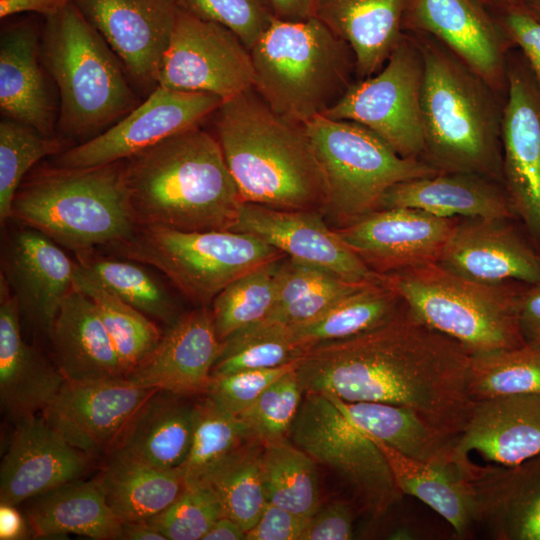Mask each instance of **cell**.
I'll return each mask as SVG.
<instances>
[{
	"label": "cell",
	"mask_w": 540,
	"mask_h": 540,
	"mask_svg": "<svg viewBox=\"0 0 540 540\" xmlns=\"http://www.w3.org/2000/svg\"><path fill=\"white\" fill-rule=\"evenodd\" d=\"M469 358L460 343L422 323L403 303L373 330L307 348L296 373L304 393L400 406L457 438L474 405L466 388Z\"/></svg>",
	"instance_id": "6da1fadb"
},
{
	"label": "cell",
	"mask_w": 540,
	"mask_h": 540,
	"mask_svg": "<svg viewBox=\"0 0 540 540\" xmlns=\"http://www.w3.org/2000/svg\"><path fill=\"white\" fill-rule=\"evenodd\" d=\"M121 178L137 228L232 230L243 204L215 135L200 124L121 161Z\"/></svg>",
	"instance_id": "7a4b0ae2"
},
{
	"label": "cell",
	"mask_w": 540,
	"mask_h": 540,
	"mask_svg": "<svg viewBox=\"0 0 540 540\" xmlns=\"http://www.w3.org/2000/svg\"><path fill=\"white\" fill-rule=\"evenodd\" d=\"M212 119L243 203L323 213L325 180L304 124L275 112L253 87L224 100Z\"/></svg>",
	"instance_id": "3957f363"
},
{
	"label": "cell",
	"mask_w": 540,
	"mask_h": 540,
	"mask_svg": "<svg viewBox=\"0 0 540 540\" xmlns=\"http://www.w3.org/2000/svg\"><path fill=\"white\" fill-rule=\"evenodd\" d=\"M410 32L423 58L422 160L442 173H470L502 184L504 100L433 37Z\"/></svg>",
	"instance_id": "277c9868"
},
{
	"label": "cell",
	"mask_w": 540,
	"mask_h": 540,
	"mask_svg": "<svg viewBox=\"0 0 540 540\" xmlns=\"http://www.w3.org/2000/svg\"><path fill=\"white\" fill-rule=\"evenodd\" d=\"M250 54L253 89L275 112L300 124L323 116L355 82L353 51L316 17L275 18Z\"/></svg>",
	"instance_id": "5b68a950"
},
{
	"label": "cell",
	"mask_w": 540,
	"mask_h": 540,
	"mask_svg": "<svg viewBox=\"0 0 540 540\" xmlns=\"http://www.w3.org/2000/svg\"><path fill=\"white\" fill-rule=\"evenodd\" d=\"M46 19L42 52L59 90V128L89 140L134 109L137 97L121 61L73 1Z\"/></svg>",
	"instance_id": "8992f818"
},
{
	"label": "cell",
	"mask_w": 540,
	"mask_h": 540,
	"mask_svg": "<svg viewBox=\"0 0 540 540\" xmlns=\"http://www.w3.org/2000/svg\"><path fill=\"white\" fill-rule=\"evenodd\" d=\"M11 218L77 253L114 245L137 230L126 201L121 162L38 173L19 187Z\"/></svg>",
	"instance_id": "52a82bcc"
},
{
	"label": "cell",
	"mask_w": 540,
	"mask_h": 540,
	"mask_svg": "<svg viewBox=\"0 0 540 540\" xmlns=\"http://www.w3.org/2000/svg\"><path fill=\"white\" fill-rule=\"evenodd\" d=\"M410 312L454 339L470 354L525 345L518 303L528 284H490L455 273L439 262L379 274Z\"/></svg>",
	"instance_id": "ba28073f"
},
{
	"label": "cell",
	"mask_w": 540,
	"mask_h": 540,
	"mask_svg": "<svg viewBox=\"0 0 540 540\" xmlns=\"http://www.w3.org/2000/svg\"><path fill=\"white\" fill-rule=\"evenodd\" d=\"M304 125L325 180L323 214L337 227L377 210L395 184L440 173L422 159L400 156L356 122L318 116Z\"/></svg>",
	"instance_id": "9c48e42d"
},
{
	"label": "cell",
	"mask_w": 540,
	"mask_h": 540,
	"mask_svg": "<svg viewBox=\"0 0 540 540\" xmlns=\"http://www.w3.org/2000/svg\"><path fill=\"white\" fill-rule=\"evenodd\" d=\"M110 247L121 258L155 267L192 303L208 307L235 279L285 256L252 234L231 230L137 228Z\"/></svg>",
	"instance_id": "30bf717a"
},
{
	"label": "cell",
	"mask_w": 540,
	"mask_h": 540,
	"mask_svg": "<svg viewBox=\"0 0 540 540\" xmlns=\"http://www.w3.org/2000/svg\"><path fill=\"white\" fill-rule=\"evenodd\" d=\"M288 437L316 463L332 470L373 519L403 494L381 449L324 394L304 393Z\"/></svg>",
	"instance_id": "8fae6325"
},
{
	"label": "cell",
	"mask_w": 540,
	"mask_h": 540,
	"mask_svg": "<svg viewBox=\"0 0 540 540\" xmlns=\"http://www.w3.org/2000/svg\"><path fill=\"white\" fill-rule=\"evenodd\" d=\"M423 72L420 48L414 36L404 31L381 70L369 78L356 80L323 116L361 124L400 156L422 159Z\"/></svg>",
	"instance_id": "7c38bea8"
},
{
	"label": "cell",
	"mask_w": 540,
	"mask_h": 540,
	"mask_svg": "<svg viewBox=\"0 0 540 540\" xmlns=\"http://www.w3.org/2000/svg\"><path fill=\"white\" fill-rule=\"evenodd\" d=\"M250 50L229 28L179 8L156 85L217 95L223 101L250 88Z\"/></svg>",
	"instance_id": "4fadbf2b"
},
{
	"label": "cell",
	"mask_w": 540,
	"mask_h": 540,
	"mask_svg": "<svg viewBox=\"0 0 540 540\" xmlns=\"http://www.w3.org/2000/svg\"><path fill=\"white\" fill-rule=\"evenodd\" d=\"M217 95L156 86L142 103L95 137L62 152L55 167L88 168L121 162L199 125L218 109Z\"/></svg>",
	"instance_id": "5bb4252c"
},
{
	"label": "cell",
	"mask_w": 540,
	"mask_h": 540,
	"mask_svg": "<svg viewBox=\"0 0 540 540\" xmlns=\"http://www.w3.org/2000/svg\"><path fill=\"white\" fill-rule=\"evenodd\" d=\"M507 83L501 122L502 186L540 251V95L525 58L511 50Z\"/></svg>",
	"instance_id": "9a60e30c"
},
{
	"label": "cell",
	"mask_w": 540,
	"mask_h": 540,
	"mask_svg": "<svg viewBox=\"0 0 540 540\" xmlns=\"http://www.w3.org/2000/svg\"><path fill=\"white\" fill-rule=\"evenodd\" d=\"M403 29L436 39L505 101L507 58L513 45L476 0H407Z\"/></svg>",
	"instance_id": "2e32d148"
},
{
	"label": "cell",
	"mask_w": 540,
	"mask_h": 540,
	"mask_svg": "<svg viewBox=\"0 0 540 540\" xmlns=\"http://www.w3.org/2000/svg\"><path fill=\"white\" fill-rule=\"evenodd\" d=\"M157 390L138 386L127 378L65 380L42 415L85 454L111 453L130 421Z\"/></svg>",
	"instance_id": "e0dca14e"
},
{
	"label": "cell",
	"mask_w": 540,
	"mask_h": 540,
	"mask_svg": "<svg viewBox=\"0 0 540 540\" xmlns=\"http://www.w3.org/2000/svg\"><path fill=\"white\" fill-rule=\"evenodd\" d=\"M458 222L395 207L374 210L334 229L370 269L385 274L438 262Z\"/></svg>",
	"instance_id": "ac0fdd59"
},
{
	"label": "cell",
	"mask_w": 540,
	"mask_h": 540,
	"mask_svg": "<svg viewBox=\"0 0 540 540\" xmlns=\"http://www.w3.org/2000/svg\"><path fill=\"white\" fill-rule=\"evenodd\" d=\"M318 210H284L243 203L231 231L252 234L286 256L321 267L358 284L379 282Z\"/></svg>",
	"instance_id": "d6986e66"
},
{
	"label": "cell",
	"mask_w": 540,
	"mask_h": 540,
	"mask_svg": "<svg viewBox=\"0 0 540 540\" xmlns=\"http://www.w3.org/2000/svg\"><path fill=\"white\" fill-rule=\"evenodd\" d=\"M73 2L135 80L156 84L179 10L176 0Z\"/></svg>",
	"instance_id": "ffe728a7"
},
{
	"label": "cell",
	"mask_w": 540,
	"mask_h": 540,
	"mask_svg": "<svg viewBox=\"0 0 540 540\" xmlns=\"http://www.w3.org/2000/svg\"><path fill=\"white\" fill-rule=\"evenodd\" d=\"M221 345L211 309L198 306L170 323L153 351L125 378L185 397L206 393Z\"/></svg>",
	"instance_id": "44dd1931"
},
{
	"label": "cell",
	"mask_w": 540,
	"mask_h": 540,
	"mask_svg": "<svg viewBox=\"0 0 540 540\" xmlns=\"http://www.w3.org/2000/svg\"><path fill=\"white\" fill-rule=\"evenodd\" d=\"M16 422L0 467V503L16 506L83 476L86 454L68 443L43 416Z\"/></svg>",
	"instance_id": "7402d4cb"
},
{
	"label": "cell",
	"mask_w": 540,
	"mask_h": 540,
	"mask_svg": "<svg viewBox=\"0 0 540 540\" xmlns=\"http://www.w3.org/2000/svg\"><path fill=\"white\" fill-rule=\"evenodd\" d=\"M476 503L477 525L496 540H540V454L513 466L458 465Z\"/></svg>",
	"instance_id": "603a6c76"
},
{
	"label": "cell",
	"mask_w": 540,
	"mask_h": 540,
	"mask_svg": "<svg viewBox=\"0 0 540 540\" xmlns=\"http://www.w3.org/2000/svg\"><path fill=\"white\" fill-rule=\"evenodd\" d=\"M438 262L484 283H540V251L504 219L459 220Z\"/></svg>",
	"instance_id": "cb8c5ba5"
},
{
	"label": "cell",
	"mask_w": 540,
	"mask_h": 540,
	"mask_svg": "<svg viewBox=\"0 0 540 540\" xmlns=\"http://www.w3.org/2000/svg\"><path fill=\"white\" fill-rule=\"evenodd\" d=\"M2 274L20 309L48 336L60 306L74 287L76 262L40 231L27 227L7 241Z\"/></svg>",
	"instance_id": "d4e9b609"
},
{
	"label": "cell",
	"mask_w": 540,
	"mask_h": 540,
	"mask_svg": "<svg viewBox=\"0 0 540 540\" xmlns=\"http://www.w3.org/2000/svg\"><path fill=\"white\" fill-rule=\"evenodd\" d=\"M477 452L489 462L513 466L540 454V393L474 402L454 446V462Z\"/></svg>",
	"instance_id": "484cf974"
},
{
	"label": "cell",
	"mask_w": 540,
	"mask_h": 540,
	"mask_svg": "<svg viewBox=\"0 0 540 540\" xmlns=\"http://www.w3.org/2000/svg\"><path fill=\"white\" fill-rule=\"evenodd\" d=\"M20 306L6 278L0 279V402L16 421L37 415L54 399L65 377L22 338Z\"/></svg>",
	"instance_id": "4316f807"
},
{
	"label": "cell",
	"mask_w": 540,
	"mask_h": 540,
	"mask_svg": "<svg viewBox=\"0 0 540 540\" xmlns=\"http://www.w3.org/2000/svg\"><path fill=\"white\" fill-rule=\"evenodd\" d=\"M406 207L446 218L515 219L501 183L470 173H437L389 188L378 209Z\"/></svg>",
	"instance_id": "83f0119b"
},
{
	"label": "cell",
	"mask_w": 540,
	"mask_h": 540,
	"mask_svg": "<svg viewBox=\"0 0 540 540\" xmlns=\"http://www.w3.org/2000/svg\"><path fill=\"white\" fill-rule=\"evenodd\" d=\"M49 336L55 364L66 380L125 378L95 304L75 286L63 300Z\"/></svg>",
	"instance_id": "f1b7e54d"
},
{
	"label": "cell",
	"mask_w": 540,
	"mask_h": 540,
	"mask_svg": "<svg viewBox=\"0 0 540 540\" xmlns=\"http://www.w3.org/2000/svg\"><path fill=\"white\" fill-rule=\"evenodd\" d=\"M407 0H319L315 17L353 51L356 80L375 75L399 44Z\"/></svg>",
	"instance_id": "f546056e"
},
{
	"label": "cell",
	"mask_w": 540,
	"mask_h": 540,
	"mask_svg": "<svg viewBox=\"0 0 540 540\" xmlns=\"http://www.w3.org/2000/svg\"><path fill=\"white\" fill-rule=\"evenodd\" d=\"M38 35L28 23L6 28L0 40V109L5 118L53 137V107L38 59Z\"/></svg>",
	"instance_id": "4dcf8cb0"
},
{
	"label": "cell",
	"mask_w": 540,
	"mask_h": 540,
	"mask_svg": "<svg viewBox=\"0 0 540 540\" xmlns=\"http://www.w3.org/2000/svg\"><path fill=\"white\" fill-rule=\"evenodd\" d=\"M184 398L157 390L130 421L112 452L158 468L178 469L189 452L195 418V404Z\"/></svg>",
	"instance_id": "1f68e13d"
},
{
	"label": "cell",
	"mask_w": 540,
	"mask_h": 540,
	"mask_svg": "<svg viewBox=\"0 0 540 540\" xmlns=\"http://www.w3.org/2000/svg\"><path fill=\"white\" fill-rule=\"evenodd\" d=\"M369 436L386 457L403 495L419 499L438 513L451 525L458 538L471 535L477 526L475 498L468 480L455 462L419 461Z\"/></svg>",
	"instance_id": "d6a6232c"
},
{
	"label": "cell",
	"mask_w": 540,
	"mask_h": 540,
	"mask_svg": "<svg viewBox=\"0 0 540 540\" xmlns=\"http://www.w3.org/2000/svg\"><path fill=\"white\" fill-rule=\"evenodd\" d=\"M34 537L69 533L96 540L121 539L122 522L106 502L99 479L65 483L34 498L27 510Z\"/></svg>",
	"instance_id": "836d02e7"
},
{
	"label": "cell",
	"mask_w": 540,
	"mask_h": 540,
	"mask_svg": "<svg viewBox=\"0 0 540 540\" xmlns=\"http://www.w3.org/2000/svg\"><path fill=\"white\" fill-rule=\"evenodd\" d=\"M357 427L410 458L454 462L456 439L429 425L413 411L386 403L345 402L324 394Z\"/></svg>",
	"instance_id": "e575fe53"
},
{
	"label": "cell",
	"mask_w": 540,
	"mask_h": 540,
	"mask_svg": "<svg viewBox=\"0 0 540 540\" xmlns=\"http://www.w3.org/2000/svg\"><path fill=\"white\" fill-rule=\"evenodd\" d=\"M110 454L99 481L107 504L121 522L151 519L184 489L178 469L158 468L116 451Z\"/></svg>",
	"instance_id": "d590c367"
},
{
	"label": "cell",
	"mask_w": 540,
	"mask_h": 540,
	"mask_svg": "<svg viewBox=\"0 0 540 540\" xmlns=\"http://www.w3.org/2000/svg\"><path fill=\"white\" fill-rule=\"evenodd\" d=\"M402 305L400 297L380 280L364 284L318 317L289 327L296 343L307 349L373 330L391 320Z\"/></svg>",
	"instance_id": "8d00e7d4"
},
{
	"label": "cell",
	"mask_w": 540,
	"mask_h": 540,
	"mask_svg": "<svg viewBox=\"0 0 540 540\" xmlns=\"http://www.w3.org/2000/svg\"><path fill=\"white\" fill-rule=\"evenodd\" d=\"M316 462L288 437L263 445L261 470L267 502L312 517L320 508Z\"/></svg>",
	"instance_id": "74e56055"
},
{
	"label": "cell",
	"mask_w": 540,
	"mask_h": 540,
	"mask_svg": "<svg viewBox=\"0 0 540 540\" xmlns=\"http://www.w3.org/2000/svg\"><path fill=\"white\" fill-rule=\"evenodd\" d=\"M74 286L95 304L126 377L156 347L160 330L147 315L106 290L78 262Z\"/></svg>",
	"instance_id": "f35d334b"
},
{
	"label": "cell",
	"mask_w": 540,
	"mask_h": 540,
	"mask_svg": "<svg viewBox=\"0 0 540 540\" xmlns=\"http://www.w3.org/2000/svg\"><path fill=\"white\" fill-rule=\"evenodd\" d=\"M262 448L258 441H246L199 481L212 489L223 516L235 520L246 532L256 524L267 503Z\"/></svg>",
	"instance_id": "ab89813d"
},
{
	"label": "cell",
	"mask_w": 540,
	"mask_h": 540,
	"mask_svg": "<svg viewBox=\"0 0 540 540\" xmlns=\"http://www.w3.org/2000/svg\"><path fill=\"white\" fill-rule=\"evenodd\" d=\"M466 388L473 402L540 393V347L525 344L470 354Z\"/></svg>",
	"instance_id": "60d3db41"
},
{
	"label": "cell",
	"mask_w": 540,
	"mask_h": 540,
	"mask_svg": "<svg viewBox=\"0 0 540 540\" xmlns=\"http://www.w3.org/2000/svg\"><path fill=\"white\" fill-rule=\"evenodd\" d=\"M78 263L106 290L167 325L180 314L165 286L144 267L125 260L77 253Z\"/></svg>",
	"instance_id": "b9f144b4"
},
{
	"label": "cell",
	"mask_w": 540,
	"mask_h": 540,
	"mask_svg": "<svg viewBox=\"0 0 540 540\" xmlns=\"http://www.w3.org/2000/svg\"><path fill=\"white\" fill-rule=\"evenodd\" d=\"M305 351L288 325L264 318L222 341L212 375L283 366L300 360Z\"/></svg>",
	"instance_id": "7bdbcfd3"
},
{
	"label": "cell",
	"mask_w": 540,
	"mask_h": 540,
	"mask_svg": "<svg viewBox=\"0 0 540 540\" xmlns=\"http://www.w3.org/2000/svg\"><path fill=\"white\" fill-rule=\"evenodd\" d=\"M238 416L206 397L195 404V418L189 452L178 470L184 484L201 481L216 465L248 441Z\"/></svg>",
	"instance_id": "ee69618b"
},
{
	"label": "cell",
	"mask_w": 540,
	"mask_h": 540,
	"mask_svg": "<svg viewBox=\"0 0 540 540\" xmlns=\"http://www.w3.org/2000/svg\"><path fill=\"white\" fill-rule=\"evenodd\" d=\"M282 258L245 273L214 298L210 309L221 342L267 317L275 302V278Z\"/></svg>",
	"instance_id": "f6af8a7d"
},
{
	"label": "cell",
	"mask_w": 540,
	"mask_h": 540,
	"mask_svg": "<svg viewBox=\"0 0 540 540\" xmlns=\"http://www.w3.org/2000/svg\"><path fill=\"white\" fill-rule=\"evenodd\" d=\"M60 144L35 129L5 118L0 123V220L11 218L12 203L28 170L40 159L57 154Z\"/></svg>",
	"instance_id": "bcb514c9"
},
{
	"label": "cell",
	"mask_w": 540,
	"mask_h": 540,
	"mask_svg": "<svg viewBox=\"0 0 540 540\" xmlns=\"http://www.w3.org/2000/svg\"><path fill=\"white\" fill-rule=\"evenodd\" d=\"M296 368L272 383L238 415L249 440L264 445L288 437L304 394Z\"/></svg>",
	"instance_id": "7dc6e473"
},
{
	"label": "cell",
	"mask_w": 540,
	"mask_h": 540,
	"mask_svg": "<svg viewBox=\"0 0 540 540\" xmlns=\"http://www.w3.org/2000/svg\"><path fill=\"white\" fill-rule=\"evenodd\" d=\"M221 516L212 489L204 482H195L186 484L168 508L146 521L166 540H202Z\"/></svg>",
	"instance_id": "c3c4849f"
},
{
	"label": "cell",
	"mask_w": 540,
	"mask_h": 540,
	"mask_svg": "<svg viewBox=\"0 0 540 540\" xmlns=\"http://www.w3.org/2000/svg\"><path fill=\"white\" fill-rule=\"evenodd\" d=\"M179 8L231 29L250 50L275 19L265 0H176Z\"/></svg>",
	"instance_id": "681fc988"
},
{
	"label": "cell",
	"mask_w": 540,
	"mask_h": 540,
	"mask_svg": "<svg viewBox=\"0 0 540 540\" xmlns=\"http://www.w3.org/2000/svg\"><path fill=\"white\" fill-rule=\"evenodd\" d=\"M298 361L266 369L241 370L211 375L206 397L226 411L238 416L277 379L294 370Z\"/></svg>",
	"instance_id": "f907efd6"
},
{
	"label": "cell",
	"mask_w": 540,
	"mask_h": 540,
	"mask_svg": "<svg viewBox=\"0 0 540 540\" xmlns=\"http://www.w3.org/2000/svg\"><path fill=\"white\" fill-rule=\"evenodd\" d=\"M364 284L352 283L337 277L292 303L273 308L266 319L288 326L307 322Z\"/></svg>",
	"instance_id": "816d5d0a"
},
{
	"label": "cell",
	"mask_w": 540,
	"mask_h": 540,
	"mask_svg": "<svg viewBox=\"0 0 540 540\" xmlns=\"http://www.w3.org/2000/svg\"><path fill=\"white\" fill-rule=\"evenodd\" d=\"M513 46L525 58L540 95V22L522 6H511L490 12Z\"/></svg>",
	"instance_id": "f5cc1de1"
},
{
	"label": "cell",
	"mask_w": 540,
	"mask_h": 540,
	"mask_svg": "<svg viewBox=\"0 0 540 540\" xmlns=\"http://www.w3.org/2000/svg\"><path fill=\"white\" fill-rule=\"evenodd\" d=\"M337 277L339 276L321 267L285 255L276 272L275 302L272 309L292 303Z\"/></svg>",
	"instance_id": "db71d44e"
},
{
	"label": "cell",
	"mask_w": 540,
	"mask_h": 540,
	"mask_svg": "<svg viewBox=\"0 0 540 540\" xmlns=\"http://www.w3.org/2000/svg\"><path fill=\"white\" fill-rule=\"evenodd\" d=\"M310 518L267 502L246 540H301Z\"/></svg>",
	"instance_id": "11a10c76"
},
{
	"label": "cell",
	"mask_w": 540,
	"mask_h": 540,
	"mask_svg": "<svg viewBox=\"0 0 540 540\" xmlns=\"http://www.w3.org/2000/svg\"><path fill=\"white\" fill-rule=\"evenodd\" d=\"M351 505L334 500L310 518L301 540H348L354 536Z\"/></svg>",
	"instance_id": "9f6ffc18"
},
{
	"label": "cell",
	"mask_w": 540,
	"mask_h": 540,
	"mask_svg": "<svg viewBox=\"0 0 540 540\" xmlns=\"http://www.w3.org/2000/svg\"><path fill=\"white\" fill-rule=\"evenodd\" d=\"M518 321L525 344L540 347V283L526 285L522 291Z\"/></svg>",
	"instance_id": "6f0895ef"
},
{
	"label": "cell",
	"mask_w": 540,
	"mask_h": 540,
	"mask_svg": "<svg viewBox=\"0 0 540 540\" xmlns=\"http://www.w3.org/2000/svg\"><path fill=\"white\" fill-rule=\"evenodd\" d=\"M73 0H0V17L6 18L23 12H36L47 16L55 14Z\"/></svg>",
	"instance_id": "680465c9"
},
{
	"label": "cell",
	"mask_w": 540,
	"mask_h": 540,
	"mask_svg": "<svg viewBox=\"0 0 540 540\" xmlns=\"http://www.w3.org/2000/svg\"><path fill=\"white\" fill-rule=\"evenodd\" d=\"M276 19L299 21L315 17L319 0H265Z\"/></svg>",
	"instance_id": "91938a15"
},
{
	"label": "cell",
	"mask_w": 540,
	"mask_h": 540,
	"mask_svg": "<svg viewBox=\"0 0 540 540\" xmlns=\"http://www.w3.org/2000/svg\"><path fill=\"white\" fill-rule=\"evenodd\" d=\"M27 521L14 505L1 503L0 505V539L19 540L27 538Z\"/></svg>",
	"instance_id": "94428289"
},
{
	"label": "cell",
	"mask_w": 540,
	"mask_h": 540,
	"mask_svg": "<svg viewBox=\"0 0 540 540\" xmlns=\"http://www.w3.org/2000/svg\"><path fill=\"white\" fill-rule=\"evenodd\" d=\"M202 540H246V531L235 520L221 516Z\"/></svg>",
	"instance_id": "6125c7cd"
},
{
	"label": "cell",
	"mask_w": 540,
	"mask_h": 540,
	"mask_svg": "<svg viewBox=\"0 0 540 540\" xmlns=\"http://www.w3.org/2000/svg\"><path fill=\"white\" fill-rule=\"evenodd\" d=\"M121 539L124 540H166L147 521L122 522Z\"/></svg>",
	"instance_id": "be15d7a7"
},
{
	"label": "cell",
	"mask_w": 540,
	"mask_h": 540,
	"mask_svg": "<svg viewBox=\"0 0 540 540\" xmlns=\"http://www.w3.org/2000/svg\"><path fill=\"white\" fill-rule=\"evenodd\" d=\"M489 12L496 11L511 6H522L530 0H476Z\"/></svg>",
	"instance_id": "e7e4bbea"
},
{
	"label": "cell",
	"mask_w": 540,
	"mask_h": 540,
	"mask_svg": "<svg viewBox=\"0 0 540 540\" xmlns=\"http://www.w3.org/2000/svg\"><path fill=\"white\" fill-rule=\"evenodd\" d=\"M522 7L527 13L540 22V0H530L522 5Z\"/></svg>",
	"instance_id": "03108f58"
}]
</instances>
